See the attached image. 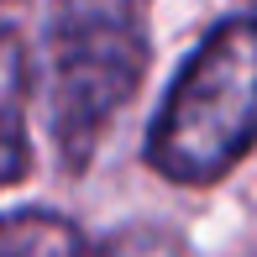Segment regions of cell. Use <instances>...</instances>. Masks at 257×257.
Returning <instances> with one entry per match:
<instances>
[{
  "label": "cell",
  "mask_w": 257,
  "mask_h": 257,
  "mask_svg": "<svg viewBox=\"0 0 257 257\" xmlns=\"http://www.w3.org/2000/svg\"><path fill=\"white\" fill-rule=\"evenodd\" d=\"M0 257H84V236L68 215H53V210H6Z\"/></svg>",
  "instance_id": "obj_4"
},
{
  "label": "cell",
  "mask_w": 257,
  "mask_h": 257,
  "mask_svg": "<svg viewBox=\"0 0 257 257\" xmlns=\"http://www.w3.org/2000/svg\"><path fill=\"white\" fill-rule=\"evenodd\" d=\"M147 74V27L137 0H53L42 105L63 168H89L110 121Z\"/></svg>",
  "instance_id": "obj_1"
},
{
  "label": "cell",
  "mask_w": 257,
  "mask_h": 257,
  "mask_svg": "<svg viewBox=\"0 0 257 257\" xmlns=\"http://www.w3.org/2000/svg\"><path fill=\"white\" fill-rule=\"evenodd\" d=\"M257 147V16H231L189 53L163 100L147 163L168 184H215Z\"/></svg>",
  "instance_id": "obj_2"
},
{
  "label": "cell",
  "mask_w": 257,
  "mask_h": 257,
  "mask_svg": "<svg viewBox=\"0 0 257 257\" xmlns=\"http://www.w3.org/2000/svg\"><path fill=\"white\" fill-rule=\"evenodd\" d=\"M27 105H32V58H27V42H21L11 27H0V189H11V184H21L32 173Z\"/></svg>",
  "instance_id": "obj_3"
}]
</instances>
